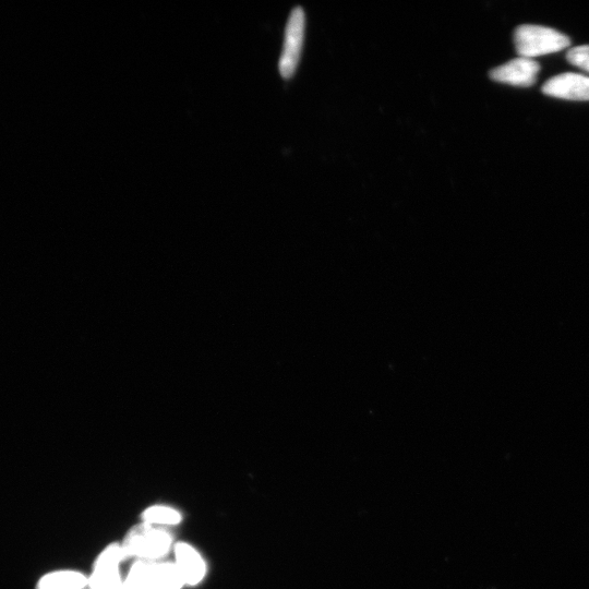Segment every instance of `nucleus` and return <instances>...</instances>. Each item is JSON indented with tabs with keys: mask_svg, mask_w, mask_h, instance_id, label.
<instances>
[{
	"mask_svg": "<svg viewBox=\"0 0 589 589\" xmlns=\"http://www.w3.org/2000/svg\"><path fill=\"white\" fill-rule=\"evenodd\" d=\"M173 536L165 528L143 523L130 531L122 545L125 558L155 561L171 550Z\"/></svg>",
	"mask_w": 589,
	"mask_h": 589,
	"instance_id": "1",
	"label": "nucleus"
},
{
	"mask_svg": "<svg viewBox=\"0 0 589 589\" xmlns=\"http://www.w3.org/2000/svg\"><path fill=\"white\" fill-rule=\"evenodd\" d=\"M514 44L521 57L533 59L563 51L571 45V40L554 29L524 24L515 30Z\"/></svg>",
	"mask_w": 589,
	"mask_h": 589,
	"instance_id": "2",
	"label": "nucleus"
},
{
	"mask_svg": "<svg viewBox=\"0 0 589 589\" xmlns=\"http://www.w3.org/2000/svg\"><path fill=\"white\" fill-rule=\"evenodd\" d=\"M305 29V11L302 7H296L292 10L286 24L284 47L279 63L280 74L284 79H290L298 67Z\"/></svg>",
	"mask_w": 589,
	"mask_h": 589,
	"instance_id": "3",
	"label": "nucleus"
},
{
	"mask_svg": "<svg viewBox=\"0 0 589 589\" xmlns=\"http://www.w3.org/2000/svg\"><path fill=\"white\" fill-rule=\"evenodd\" d=\"M125 559L122 545L107 546L94 563L88 586L91 589H125L119 572L120 563Z\"/></svg>",
	"mask_w": 589,
	"mask_h": 589,
	"instance_id": "4",
	"label": "nucleus"
},
{
	"mask_svg": "<svg viewBox=\"0 0 589 589\" xmlns=\"http://www.w3.org/2000/svg\"><path fill=\"white\" fill-rule=\"evenodd\" d=\"M540 66L534 59L519 57L490 71V78L496 82L514 87H532L536 83Z\"/></svg>",
	"mask_w": 589,
	"mask_h": 589,
	"instance_id": "5",
	"label": "nucleus"
},
{
	"mask_svg": "<svg viewBox=\"0 0 589 589\" xmlns=\"http://www.w3.org/2000/svg\"><path fill=\"white\" fill-rule=\"evenodd\" d=\"M543 92L562 100L589 101V78L578 74L559 75L544 84Z\"/></svg>",
	"mask_w": 589,
	"mask_h": 589,
	"instance_id": "6",
	"label": "nucleus"
},
{
	"mask_svg": "<svg viewBox=\"0 0 589 589\" xmlns=\"http://www.w3.org/2000/svg\"><path fill=\"white\" fill-rule=\"evenodd\" d=\"M174 550L176 566L182 573L186 585H199L207 574V564L198 550L186 543H178Z\"/></svg>",
	"mask_w": 589,
	"mask_h": 589,
	"instance_id": "7",
	"label": "nucleus"
},
{
	"mask_svg": "<svg viewBox=\"0 0 589 589\" xmlns=\"http://www.w3.org/2000/svg\"><path fill=\"white\" fill-rule=\"evenodd\" d=\"M89 578L77 571H57L46 574L36 589H83L88 586Z\"/></svg>",
	"mask_w": 589,
	"mask_h": 589,
	"instance_id": "8",
	"label": "nucleus"
},
{
	"mask_svg": "<svg viewBox=\"0 0 589 589\" xmlns=\"http://www.w3.org/2000/svg\"><path fill=\"white\" fill-rule=\"evenodd\" d=\"M154 564V561L138 560L125 580V589H159L155 582Z\"/></svg>",
	"mask_w": 589,
	"mask_h": 589,
	"instance_id": "9",
	"label": "nucleus"
},
{
	"mask_svg": "<svg viewBox=\"0 0 589 589\" xmlns=\"http://www.w3.org/2000/svg\"><path fill=\"white\" fill-rule=\"evenodd\" d=\"M154 576L159 589H182L186 585L175 562H155Z\"/></svg>",
	"mask_w": 589,
	"mask_h": 589,
	"instance_id": "10",
	"label": "nucleus"
},
{
	"mask_svg": "<svg viewBox=\"0 0 589 589\" xmlns=\"http://www.w3.org/2000/svg\"><path fill=\"white\" fill-rule=\"evenodd\" d=\"M142 519L144 523L155 526H172L182 522L183 515L173 508L153 506L143 512Z\"/></svg>",
	"mask_w": 589,
	"mask_h": 589,
	"instance_id": "11",
	"label": "nucleus"
},
{
	"mask_svg": "<svg viewBox=\"0 0 589 589\" xmlns=\"http://www.w3.org/2000/svg\"><path fill=\"white\" fill-rule=\"evenodd\" d=\"M568 62L589 74V45L572 48L567 55Z\"/></svg>",
	"mask_w": 589,
	"mask_h": 589,
	"instance_id": "12",
	"label": "nucleus"
}]
</instances>
